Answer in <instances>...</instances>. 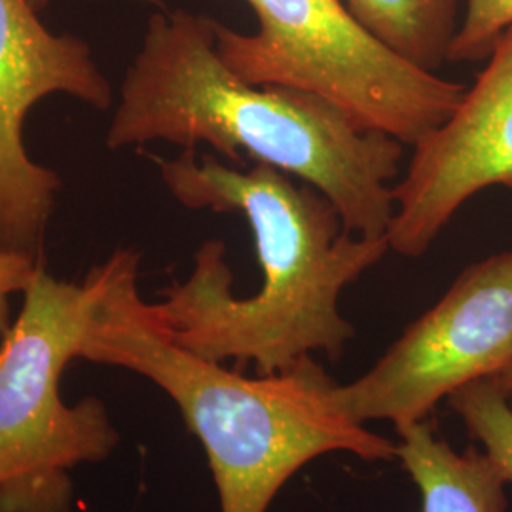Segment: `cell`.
Instances as JSON below:
<instances>
[{
    "mask_svg": "<svg viewBox=\"0 0 512 512\" xmlns=\"http://www.w3.org/2000/svg\"><path fill=\"white\" fill-rule=\"evenodd\" d=\"M154 160L184 207L241 213L262 268L260 291L239 298L224 243L205 241L192 274L154 304L169 336L215 363H255L260 376L285 372L315 351L338 361L355 334L340 294L384 258L387 238L348 232L325 194L270 165L236 171L209 156L198 160L194 148Z\"/></svg>",
    "mask_w": 512,
    "mask_h": 512,
    "instance_id": "6da1fadb",
    "label": "cell"
},
{
    "mask_svg": "<svg viewBox=\"0 0 512 512\" xmlns=\"http://www.w3.org/2000/svg\"><path fill=\"white\" fill-rule=\"evenodd\" d=\"M200 143L270 165L329 198L348 232L387 238L404 145L317 93L239 78L217 52V21L186 10L148 19L107 147Z\"/></svg>",
    "mask_w": 512,
    "mask_h": 512,
    "instance_id": "7a4b0ae2",
    "label": "cell"
},
{
    "mask_svg": "<svg viewBox=\"0 0 512 512\" xmlns=\"http://www.w3.org/2000/svg\"><path fill=\"white\" fill-rule=\"evenodd\" d=\"M349 14L410 65L437 73L458 33L456 0H344Z\"/></svg>",
    "mask_w": 512,
    "mask_h": 512,
    "instance_id": "30bf717a",
    "label": "cell"
},
{
    "mask_svg": "<svg viewBox=\"0 0 512 512\" xmlns=\"http://www.w3.org/2000/svg\"><path fill=\"white\" fill-rule=\"evenodd\" d=\"M512 27V0H467V12L452 42L448 61H480Z\"/></svg>",
    "mask_w": 512,
    "mask_h": 512,
    "instance_id": "7c38bea8",
    "label": "cell"
},
{
    "mask_svg": "<svg viewBox=\"0 0 512 512\" xmlns=\"http://www.w3.org/2000/svg\"><path fill=\"white\" fill-rule=\"evenodd\" d=\"M511 361L512 253H497L469 266L376 365L336 384L332 397L355 423L393 421L401 431Z\"/></svg>",
    "mask_w": 512,
    "mask_h": 512,
    "instance_id": "8992f818",
    "label": "cell"
},
{
    "mask_svg": "<svg viewBox=\"0 0 512 512\" xmlns=\"http://www.w3.org/2000/svg\"><path fill=\"white\" fill-rule=\"evenodd\" d=\"M52 93H67L109 109L112 88L92 48L73 35H54L29 0H0V245L42 256L59 175L25 150L31 109Z\"/></svg>",
    "mask_w": 512,
    "mask_h": 512,
    "instance_id": "52a82bcc",
    "label": "cell"
},
{
    "mask_svg": "<svg viewBox=\"0 0 512 512\" xmlns=\"http://www.w3.org/2000/svg\"><path fill=\"white\" fill-rule=\"evenodd\" d=\"M31 4H33V8L37 10V12H42L48 4H50V0H29Z\"/></svg>",
    "mask_w": 512,
    "mask_h": 512,
    "instance_id": "9a60e30c",
    "label": "cell"
},
{
    "mask_svg": "<svg viewBox=\"0 0 512 512\" xmlns=\"http://www.w3.org/2000/svg\"><path fill=\"white\" fill-rule=\"evenodd\" d=\"M141 256L120 249L80 359L131 370L179 406L200 439L219 492L220 512H266L311 459L348 452L397 459V444L349 420L336 382L310 357L285 372L245 378L179 346L137 287Z\"/></svg>",
    "mask_w": 512,
    "mask_h": 512,
    "instance_id": "3957f363",
    "label": "cell"
},
{
    "mask_svg": "<svg viewBox=\"0 0 512 512\" xmlns=\"http://www.w3.org/2000/svg\"><path fill=\"white\" fill-rule=\"evenodd\" d=\"M492 378H494L495 384L501 389V393L505 395V399L509 401L512 408V361L499 374L492 376Z\"/></svg>",
    "mask_w": 512,
    "mask_h": 512,
    "instance_id": "5bb4252c",
    "label": "cell"
},
{
    "mask_svg": "<svg viewBox=\"0 0 512 512\" xmlns=\"http://www.w3.org/2000/svg\"><path fill=\"white\" fill-rule=\"evenodd\" d=\"M397 435V459L420 490L421 512H509V482L486 452H456L427 421Z\"/></svg>",
    "mask_w": 512,
    "mask_h": 512,
    "instance_id": "9c48e42d",
    "label": "cell"
},
{
    "mask_svg": "<svg viewBox=\"0 0 512 512\" xmlns=\"http://www.w3.org/2000/svg\"><path fill=\"white\" fill-rule=\"evenodd\" d=\"M107 277L105 262L82 283L42 264L0 338V512H74L71 471L105 461L120 442L103 401L61 399L63 370L82 353Z\"/></svg>",
    "mask_w": 512,
    "mask_h": 512,
    "instance_id": "277c9868",
    "label": "cell"
},
{
    "mask_svg": "<svg viewBox=\"0 0 512 512\" xmlns=\"http://www.w3.org/2000/svg\"><path fill=\"white\" fill-rule=\"evenodd\" d=\"M247 2L258 18L255 35L217 23V52L239 78L317 93L404 147L439 128L467 90L393 54L344 0Z\"/></svg>",
    "mask_w": 512,
    "mask_h": 512,
    "instance_id": "5b68a950",
    "label": "cell"
},
{
    "mask_svg": "<svg viewBox=\"0 0 512 512\" xmlns=\"http://www.w3.org/2000/svg\"><path fill=\"white\" fill-rule=\"evenodd\" d=\"M490 186L512 190V27L454 112L414 147L393 188L389 247L423 255L463 203Z\"/></svg>",
    "mask_w": 512,
    "mask_h": 512,
    "instance_id": "ba28073f",
    "label": "cell"
},
{
    "mask_svg": "<svg viewBox=\"0 0 512 512\" xmlns=\"http://www.w3.org/2000/svg\"><path fill=\"white\" fill-rule=\"evenodd\" d=\"M42 264L44 256H33L0 245V338L12 327L10 296L25 293Z\"/></svg>",
    "mask_w": 512,
    "mask_h": 512,
    "instance_id": "4fadbf2b",
    "label": "cell"
},
{
    "mask_svg": "<svg viewBox=\"0 0 512 512\" xmlns=\"http://www.w3.org/2000/svg\"><path fill=\"white\" fill-rule=\"evenodd\" d=\"M448 403L512 484V408L494 378L463 385Z\"/></svg>",
    "mask_w": 512,
    "mask_h": 512,
    "instance_id": "8fae6325",
    "label": "cell"
}]
</instances>
